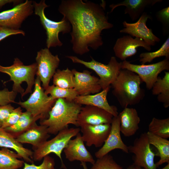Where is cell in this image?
I'll return each mask as SVG.
<instances>
[{
    "label": "cell",
    "instance_id": "23",
    "mask_svg": "<svg viewBox=\"0 0 169 169\" xmlns=\"http://www.w3.org/2000/svg\"><path fill=\"white\" fill-rule=\"evenodd\" d=\"M120 133L125 137L134 135L139 129L140 118L136 110L128 107L119 114Z\"/></svg>",
    "mask_w": 169,
    "mask_h": 169
},
{
    "label": "cell",
    "instance_id": "40",
    "mask_svg": "<svg viewBox=\"0 0 169 169\" xmlns=\"http://www.w3.org/2000/svg\"><path fill=\"white\" fill-rule=\"evenodd\" d=\"M21 1L16 0H0V8L3 5L8 3H13L16 5L22 3Z\"/></svg>",
    "mask_w": 169,
    "mask_h": 169
},
{
    "label": "cell",
    "instance_id": "17",
    "mask_svg": "<svg viewBox=\"0 0 169 169\" xmlns=\"http://www.w3.org/2000/svg\"><path fill=\"white\" fill-rule=\"evenodd\" d=\"M74 75V89L78 95H86L98 93L102 89L99 83V78L91 75L87 70L82 72L75 69L71 70Z\"/></svg>",
    "mask_w": 169,
    "mask_h": 169
},
{
    "label": "cell",
    "instance_id": "30",
    "mask_svg": "<svg viewBox=\"0 0 169 169\" xmlns=\"http://www.w3.org/2000/svg\"><path fill=\"white\" fill-rule=\"evenodd\" d=\"M148 132L158 136L169 137V118L159 119L153 117L148 125Z\"/></svg>",
    "mask_w": 169,
    "mask_h": 169
},
{
    "label": "cell",
    "instance_id": "15",
    "mask_svg": "<svg viewBox=\"0 0 169 169\" xmlns=\"http://www.w3.org/2000/svg\"><path fill=\"white\" fill-rule=\"evenodd\" d=\"M113 115L101 108L89 105L82 107L77 120V127L86 125L111 124Z\"/></svg>",
    "mask_w": 169,
    "mask_h": 169
},
{
    "label": "cell",
    "instance_id": "12",
    "mask_svg": "<svg viewBox=\"0 0 169 169\" xmlns=\"http://www.w3.org/2000/svg\"><path fill=\"white\" fill-rule=\"evenodd\" d=\"M32 1L27 0L13 8L0 12V27L18 30L23 22L33 12Z\"/></svg>",
    "mask_w": 169,
    "mask_h": 169
},
{
    "label": "cell",
    "instance_id": "24",
    "mask_svg": "<svg viewBox=\"0 0 169 169\" xmlns=\"http://www.w3.org/2000/svg\"><path fill=\"white\" fill-rule=\"evenodd\" d=\"M0 147L11 148L16 151L27 162L33 163V151L24 147L13 136L0 126Z\"/></svg>",
    "mask_w": 169,
    "mask_h": 169
},
{
    "label": "cell",
    "instance_id": "13",
    "mask_svg": "<svg viewBox=\"0 0 169 169\" xmlns=\"http://www.w3.org/2000/svg\"><path fill=\"white\" fill-rule=\"evenodd\" d=\"M151 18V16L144 12L135 23H129L124 21L123 23L124 28L120 32L140 38L150 46L155 45L160 41V39L153 33L152 29L146 26L147 20Z\"/></svg>",
    "mask_w": 169,
    "mask_h": 169
},
{
    "label": "cell",
    "instance_id": "32",
    "mask_svg": "<svg viewBox=\"0 0 169 169\" xmlns=\"http://www.w3.org/2000/svg\"><path fill=\"white\" fill-rule=\"evenodd\" d=\"M164 56L169 59V37H168L161 48L153 52L142 53L140 54V62L141 64L151 62L154 59Z\"/></svg>",
    "mask_w": 169,
    "mask_h": 169
},
{
    "label": "cell",
    "instance_id": "39",
    "mask_svg": "<svg viewBox=\"0 0 169 169\" xmlns=\"http://www.w3.org/2000/svg\"><path fill=\"white\" fill-rule=\"evenodd\" d=\"M18 34H21L24 36L25 33L20 29L14 30L0 27V41L9 36Z\"/></svg>",
    "mask_w": 169,
    "mask_h": 169
},
{
    "label": "cell",
    "instance_id": "16",
    "mask_svg": "<svg viewBox=\"0 0 169 169\" xmlns=\"http://www.w3.org/2000/svg\"><path fill=\"white\" fill-rule=\"evenodd\" d=\"M139 47H143L149 51L151 50V46L142 39L138 38H133L131 36L127 35L117 39L113 49L115 56L123 61L135 55Z\"/></svg>",
    "mask_w": 169,
    "mask_h": 169
},
{
    "label": "cell",
    "instance_id": "43",
    "mask_svg": "<svg viewBox=\"0 0 169 169\" xmlns=\"http://www.w3.org/2000/svg\"><path fill=\"white\" fill-rule=\"evenodd\" d=\"M161 169H169V163H167L165 166Z\"/></svg>",
    "mask_w": 169,
    "mask_h": 169
},
{
    "label": "cell",
    "instance_id": "19",
    "mask_svg": "<svg viewBox=\"0 0 169 169\" xmlns=\"http://www.w3.org/2000/svg\"><path fill=\"white\" fill-rule=\"evenodd\" d=\"M84 142L80 133L75 138L70 139L63 150L66 158L70 162L77 161L94 164L95 161Z\"/></svg>",
    "mask_w": 169,
    "mask_h": 169
},
{
    "label": "cell",
    "instance_id": "18",
    "mask_svg": "<svg viewBox=\"0 0 169 169\" xmlns=\"http://www.w3.org/2000/svg\"><path fill=\"white\" fill-rule=\"evenodd\" d=\"M80 131L86 146L101 147L108 137L111 129L110 124L96 125H89L81 126Z\"/></svg>",
    "mask_w": 169,
    "mask_h": 169
},
{
    "label": "cell",
    "instance_id": "8",
    "mask_svg": "<svg viewBox=\"0 0 169 169\" xmlns=\"http://www.w3.org/2000/svg\"><path fill=\"white\" fill-rule=\"evenodd\" d=\"M66 57L74 63L81 64L94 71L99 77V83L102 90L110 86L116 79L121 69V62H119L116 58L112 56L108 63L105 64L97 61L92 57L87 61L74 56Z\"/></svg>",
    "mask_w": 169,
    "mask_h": 169
},
{
    "label": "cell",
    "instance_id": "33",
    "mask_svg": "<svg viewBox=\"0 0 169 169\" xmlns=\"http://www.w3.org/2000/svg\"><path fill=\"white\" fill-rule=\"evenodd\" d=\"M90 169H123V167L109 154L97 158Z\"/></svg>",
    "mask_w": 169,
    "mask_h": 169
},
{
    "label": "cell",
    "instance_id": "14",
    "mask_svg": "<svg viewBox=\"0 0 169 169\" xmlns=\"http://www.w3.org/2000/svg\"><path fill=\"white\" fill-rule=\"evenodd\" d=\"M110 124L111 129L108 137L103 146L95 154L97 159L116 149L121 150L126 153H129L128 146L124 143L121 138L118 115L113 117Z\"/></svg>",
    "mask_w": 169,
    "mask_h": 169
},
{
    "label": "cell",
    "instance_id": "27",
    "mask_svg": "<svg viewBox=\"0 0 169 169\" xmlns=\"http://www.w3.org/2000/svg\"><path fill=\"white\" fill-rule=\"evenodd\" d=\"M146 134L150 144L156 148L160 157L159 160L156 163V167L165 163H169V141L148 131Z\"/></svg>",
    "mask_w": 169,
    "mask_h": 169
},
{
    "label": "cell",
    "instance_id": "4",
    "mask_svg": "<svg viewBox=\"0 0 169 169\" xmlns=\"http://www.w3.org/2000/svg\"><path fill=\"white\" fill-rule=\"evenodd\" d=\"M37 71L36 63L25 65L18 58L14 59L13 64L9 66L4 67L0 65V72L9 75L13 84L12 91L19 93L22 98L32 92L35 83V76Z\"/></svg>",
    "mask_w": 169,
    "mask_h": 169
},
{
    "label": "cell",
    "instance_id": "21",
    "mask_svg": "<svg viewBox=\"0 0 169 169\" xmlns=\"http://www.w3.org/2000/svg\"><path fill=\"white\" fill-rule=\"evenodd\" d=\"M162 0H125L116 4L110 5L112 12L116 8L124 6V13L128 14L132 21L138 19L145 9L152 6Z\"/></svg>",
    "mask_w": 169,
    "mask_h": 169
},
{
    "label": "cell",
    "instance_id": "6",
    "mask_svg": "<svg viewBox=\"0 0 169 169\" xmlns=\"http://www.w3.org/2000/svg\"><path fill=\"white\" fill-rule=\"evenodd\" d=\"M79 128H67L59 132L52 139L47 140L36 148L33 150V160L39 161L50 154H55L60 159L61 167L66 169L61 156L63 151L69 140L79 133Z\"/></svg>",
    "mask_w": 169,
    "mask_h": 169
},
{
    "label": "cell",
    "instance_id": "2",
    "mask_svg": "<svg viewBox=\"0 0 169 169\" xmlns=\"http://www.w3.org/2000/svg\"><path fill=\"white\" fill-rule=\"evenodd\" d=\"M142 82L139 76L127 69H121L115 80L111 84L112 93L122 108L139 103L145 95L141 87Z\"/></svg>",
    "mask_w": 169,
    "mask_h": 169
},
{
    "label": "cell",
    "instance_id": "35",
    "mask_svg": "<svg viewBox=\"0 0 169 169\" xmlns=\"http://www.w3.org/2000/svg\"><path fill=\"white\" fill-rule=\"evenodd\" d=\"M156 16L157 20L161 23L163 33L166 35L168 33L169 30V7L158 11Z\"/></svg>",
    "mask_w": 169,
    "mask_h": 169
},
{
    "label": "cell",
    "instance_id": "29",
    "mask_svg": "<svg viewBox=\"0 0 169 169\" xmlns=\"http://www.w3.org/2000/svg\"><path fill=\"white\" fill-rule=\"evenodd\" d=\"M53 85L64 89L74 88V75L68 68L61 70L57 69L53 76Z\"/></svg>",
    "mask_w": 169,
    "mask_h": 169
},
{
    "label": "cell",
    "instance_id": "41",
    "mask_svg": "<svg viewBox=\"0 0 169 169\" xmlns=\"http://www.w3.org/2000/svg\"><path fill=\"white\" fill-rule=\"evenodd\" d=\"M127 169H144L142 168L136 166L132 164L130 165L127 168Z\"/></svg>",
    "mask_w": 169,
    "mask_h": 169
},
{
    "label": "cell",
    "instance_id": "1",
    "mask_svg": "<svg viewBox=\"0 0 169 169\" xmlns=\"http://www.w3.org/2000/svg\"><path fill=\"white\" fill-rule=\"evenodd\" d=\"M105 3L89 1L62 0L58 10L71 26L70 42L76 54L83 55L97 49L103 44L102 31L113 25L105 12Z\"/></svg>",
    "mask_w": 169,
    "mask_h": 169
},
{
    "label": "cell",
    "instance_id": "5",
    "mask_svg": "<svg viewBox=\"0 0 169 169\" xmlns=\"http://www.w3.org/2000/svg\"><path fill=\"white\" fill-rule=\"evenodd\" d=\"M32 2L35 14L39 17L41 24L46 31L47 48L49 49L61 46L63 44L59 39V34L70 32L71 30L70 23L64 17L59 22L53 21L48 18L44 13V10L49 6L46 4L45 0H42L39 3L34 1Z\"/></svg>",
    "mask_w": 169,
    "mask_h": 169
},
{
    "label": "cell",
    "instance_id": "3",
    "mask_svg": "<svg viewBox=\"0 0 169 169\" xmlns=\"http://www.w3.org/2000/svg\"><path fill=\"white\" fill-rule=\"evenodd\" d=\"M82 105L65 99H57L49 113L47 118L40 121V125L47 127L50 134L56 135L68 128L69 124L77 127V120Z\"/></svg>",
    "mask_w": 169,
    "mask_h": 169
},
{
    "label": "cell",
    "instance_id": "38",
    "mask_svg": "<svg viewBox=\"0 0 169 169\" xmlns=\"http://www.w3.org/2000/svg\"><path fill=\"white\" fill-rule=\"evenodd\" d=\"M14 109L10 104L0 105V126L1 127Z\"/></svg>",
    "mask_w": 169,
    "mask_h": 169
},
{
    "label": "cell",
    "instance_id": "11",
    "mask_svg": "<svg viewBox=\"0 0 169 169\" xmlns=\"http://www.w3.org/2000/svg\"><path fill=\"white\" fill-rule=\"evenodd\" d=\"M35 59L36 75L39 78L43 88L45 90L59 66L60 60L58 55H53L47 48L38 51Z\"/></svg>",
    "mask_w": 169,
    "mask_h": 169
},
{
    "label": "cell",
    "instance_id": "28",
    "mask_svg": "<svg viewBox=\"0 0 169 169\" xmlns=\"http://www.w3.org/2000/svg\"><path fill=\"white\" fill-rule=\"evenodd\" d=\"M16 152L6 148L0 150V169H18L24 165V161Z\"/></svg>",
    "mask_w": 169,
    "mask_h": 169
},
{
    "label": "cell",
    "instance_id": "22",
    "mask_svg": "<svg viewBox=\"0 0 169 169\" xmlns=\"http://www.w3.org/2000/svg\"><path fill=\"white\" fill-rule=\"evenodd\" d=\"M47 128L44 125H38L35 123L27 131L16 138L17 141L22 144L27 143L32 145L34 150L50 137Z\"/></svg>",
    "mask_w": 169,
    "mask_h": 169
},
{
    "label": "cell",
    "instance_id": "9",
    "mask_svg": "<svg viewBox=\"0 0 169 169\" xmlns=\"http://www.w3.org/2000/svg\"><path fill=\"white\" fill-rule=\"evenodd\" d=\"M121 69H127L137 74L146 88L150 90L157 80L159 74L164 70H169V59L166 58L156 63L141 65L134 64L126 60L121 62Z\"/></svg>",
    "mask_w": 169,
    "mask_h": 169
},
{
    "label": "cell",
    "instance_id": "25",
    "mask_svg": "<svg viewBox=\"0 0 169 169\" xmlns=\"http://www.w3.org/2000/svg\"><path fill=\"white\" fill-rule=\"evenodd\" d=\"M152 94L157 96L158 102L163 104L165 108L169 106V72H165L163 78L158 77L152 88Z\"/></svg>",
    "mask_w": 169,
    "mask_h": 169
},
{
    "label": "cell",
    "instance_id": "7",
    "mask_svg": "<svg viewBox=\"0 0 169 169\" xmlns=\"http://www.w3.org/2000/svg\"><path fill=\"white\" fill-rule=\"evenodd\" d=\"M39 78L37 76L33 92L29 98L24 102H16L33 116L39 117L40 121L48 118L49 113L56 100L45 93Z\"/></svg>",
    "mask_w": 169,
    "mask_h": 169
},
{
    "label": "cell",
    "instance_id": "37",
    "mask_svg": "<svg viewBox=\"0 0 169 169\" xmlns=\"http://www.w3.org/2000/svg\"><path fill=\"white\" fill-rule=\"evenodd\" d=\"M17 93L5 88L0 90V105H4L15 102Z\"/></svg>",
    "mask_w": 169,
    "mask_h": 169
},
{
    "label": "cell",
    "instance_id": "26",
    "mask_svg": "<svg viewBox=\"0 0 169 169\" xmlns=\"http://www.w3.org/2000/svg\"><path fill=\"white\" fill-rule=\"evenodd\" d=\"M39 119V117H35L26 111L23 112L18 121L14 125L4 129L16 138L31 128Z\"/></svg>",
    "mask_w": 169,
    "mask_h": 169
},
{
    "label": "cell",
    "instance_id": "42",
    "mask_svg": "<svg viewBox=\"0 0 169 169\" xmlns=\"http://www.w3.org/2000/svg\"><path fill=\"white\" fill-rule=\"evenodd\" d=\"M80 165L82 166L83 169H88L85 162H81Z\"/></svg>",
    "mask_w": 169,
    "mask_h": 169
},
{
    "label": "cell",
    "instance_id": "10",
    "mask_svg": "<svg viewBox=\"0 0 169 169\" xmlns=\"http://www.w3.org/2000/svg\"><path fill=\"white\" fill-rule=\"evenodd\" d=\"M146 132L142 133L128 146L129 152L133 153V164L144 169H156L154 162L156 154L151 148Z\"/></svg>",
    "mask_w": 169,
    "mask_h": 169
},
{
    "label": "cell",
    "instance_id": "31",
    "mask_svg": "<svg viewBox=\"0 0 169 169\" xmlns=\"http://www.w3.org/2000/svg\"><path fill=\"white\" fill-rule=\"evenodd\" d=\"M45 90L44 92L46 94H49L50 96L55 100L61 98L69 101H73L78 96L74 88H63L53 84L49 85Z\"/></svg>",
    "mask_w": 169,
    "mask_h": 169
},
{
    "label": "cell",
    "instance_id": "34",
    "mask_svg": "<svg viewBox=\"0 0 169 169\" xmlns=\"http://www.w3.org/2000/svg\"><path fill=\"white\" fill-rule=\"evenodd\" d=\"M43 159L42 163L38 166L36 165L33 163L30 164L24 162L23 169H56L55 161L53 158L48 155Z\"/></svg>",
    "mask_w": 169,
    "mask_h": 169
},
{
    "label": "cell",
    "instance_id": "36",
    "mask_svg": "<svg viewBox=\"0 0 169 169\" xmlns=\"http://www.w3.org/2000/svg\"><path fill=\"white\" fill-rule=\"evenodd\" d=\"M22 113L21 107H19L14 109L3 124L1 127L4 129L14 125L18 121Z\"/></svg>",
    "mask_w": 169,
    "mask_h": 169
},
{
    "label": "cell",
    "instance_id": "20",
    "mask_svg": "<svg viewBox=\"0 0 169 169\" xmlns=\"http://www.w3.org/2000/svg\"><path fill=\"white\" fill-rule=\"evenodd\" d=\"M110 88V86H109L94 95H78L74 101L81 105H89L101 108L110 113L114 117H116L119 114L117 108L115 106L110 105L107 98Z\"/></svg>",
    "mask_w": 169,
    "mask_h": 169
}]
</instances>
